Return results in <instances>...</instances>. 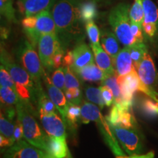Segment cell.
<instances>
[{
	"label": "cell",
	"mask_w": 158,
	"mask_h": 158,
	"mask_svg": "<svg viewBox=\"0 0 158 158\" xmlns=\"http://www.w3.org/2000/svg\"><path fill=\"white\" fill-rule=\"evenodd\" d=\"M57 29V34L63 47L70 42L79 41L83 38L79 5L70 0H59L51 10Z\"/></svg>",
	"instance_id": "6da1fadb"
},
{
	"label": "cell",
	"mask_w": 158,
	"mask_h": 158,
	"mask_svg": "<svg viewBox=\"0 0 158 158\" xmlns=\"http://www.w3.org/2000/svg\"><path fill=\"white\" fill-rule=\"evenodd\" d=\"M1 64L5 66L14 81L21 101L35 114L37 108L39 91L42 86H37L30 75L16 64L2 47L1 48Z\"/></svg>",
	"instance_id": "7a4b0ae2"
},
{
	"label": "cell",
	"mask_w": 158,
	"mask_h": 158,
	"mask_svg": "<svg viewBox=\"0 0 158 158\" xmlns=\"http://www.w3.org/2000/svg\"><path fill=\"white\" fill-rule=\"evenodd\" d=\"M81 122L83 124H88L90 122H94L98 124V127L101 131L104 140L108 146L116 157L125 155L118 143V140L114 136L111 128L107 119L102 116L100 108L92 102H84L81 106Z\"/></svg>",
	"instance_id": "3957f363"
},
{
	"label": "cell",
	"mask_w": 158,
	"mask_h": 158,
	"mask_svg": "<svg viewBox=\"0 0 158 158\" xmlns=\"http://www.w3.org/2000/svg\"><path fill=\"white\" fill-rule=\"evenodd\" d=\"M130 5L119 3L111 9L108 15V22L114 34L124 47L131 46L135 40L131 32V21L130 18Z\"/></svg>",
	"instance_id": "277c9868"
},
{
	"label": "cell",
	"mask_w": 158,
	"mask_h": 158,
	"mask_svg": "<svg viewBox=\"0 0 158 158\" xmlns=\"http://www.w3.org/2000/svg\"><path fill=\"white\" fill-rule=\"evenodd\" d=\"M17 118L21 122L23 127V137L26 141L39 149L45 150L48 152L46 138L43 130L37 123L32 112L26 105L20 100L15 106Z\"/></svg>",
	"instance_id": "5b68a950"
},
{
	"label": "cell",
	"mask_w": 158,
	"mask_h": 158,
	"mask_svg": "<svg viewBox=\"0 0 158 158\" xmlns=\"http://www.w3.org/2000/svg\"><path fill=\"white\" fill-rule=\"evenodd\" d=\"M16 56L21 66L30 75L38 86H42L41 79L45 76L44 68L35 46L29 40H24L17 49Z\"/></svg>",
	"instance_id": "8992f818"
},
{
	"label": "cell",
	"mask_w": 158,
	"mask_h": 158,
	"mask_svg": "<svg viewBox=\"0 0 158 158\" xmlns=\"http://www.w3.org/2000/svg\"><path fill=\"white\" fill-rule=\"evenodd\" d=\"M38 53L41 62L45 70L51 71L54 68L53 59L57 50L63 46L56 34L41 35L38 41Z\"/></svg>",
	"instance_id": "52a82bcc"
},
{
	"label": "cell",
	"mask_w": 158,
	"mask_h": 158,
	"mask_svg": "<svg viewBox=\"0 0 158 158\" xmlns=\"http://www.w3.org/2000/svg\"><path fill=\"white\" fill-rule=\"evenodd\" d=\"M110 126L118 141L128 155H140L142 153L143 144L134 128H125L111 124Z\"/></svg>",
	"instance_id": "ba28073f"
},
{
	"label": "cell",
	"mask_w": 158,
	"mask_h": 158,
	"mask_svg": "<svg viewBox=\"0 0 158 158\" xmlns=\"http://www.w3.org/2000/svg\"><path fill=\"white\" fill-rule=\"evenodd\" d=\"M29 40L35 46L38 44L41 35L45 34H57V29L54 18L50 10L43 11L37 15L36 27L33 31L25 33Z\"/></svg>",
	"instance_id": "9c48e42d"
},
{
	"label": "cell",
	"mask_w": 158,
	"mask_h": 158,
	"mask_svg": "<svg viewBox=\"0 0 158 158\" xmlns=\"http://www.w3.org/2000/svg\"><path fill=\"white\" fill-rule=\"evenodd\" d=\"M48 154L45 150L21 140L7 149L4 158H46Z\"/></svg>",
	"instance_id": "30bf717a"
},
{
	"label": "cell",
	"mask_w": 158,
	"mask_h": 158,
	"mask_svg": "<svg viewBox=\"0 0 158 158\" xmlns=\"http://www.w3.org/2000/svg\"><path fill=\"white\" fill-rule=\"evenodd\" d=\"M41 123L45 133L49 137L66 139V126L58 114L55 112L49 114H39Z\"/></svg>",
	"instance_id": "8fae6325"
},
{
	"label": "cell",
	"mask_w": 158,
	"mask_h": 158,
	"mask_svg": "<svg viewBox=\"0 0 158 158\" xmlns=\"http://www.w3.org/2000/svg\"><path fill=\"white\" fill-rule=\"evenodd\" d=\"M109 124L125 128H135L136 126L135 118L130 110L124 109L118 105L114 103L109 114L106 116Z\"/></svg>",
	"instance_id": "7c38bea8"
},
{
	"label": "cell",
	"mask_w": 158,
	"mask_h": 158,
	"mask_svg": "<svg viewBox=\"0 0 158 158\" xmlns=\"http://www.w3.org/2000/svg\"><path fill=\"white\" fill-rule=\"evenodd\" d=\"M140 79L146 86L152 89L157 82V72L155 64L149 52L144 55L143 59L136 69Z\"/></svg>",
	"instance_id": "4fadbf2b"
},
{
	"label": "cell",
	"mask_w": 158,
	"mask_h": 158,
	"mask_svg": "<svg viewBox=\"0 0 158 158\" xmlns=\"http://www.w3.org/2000/svg\"><path fill=\"white\" fill-rule=\"evenodd\" d=\"M44 83L46 86L47 91H48V94L51 100H52L55 106H56V109L59 110V114L62 116L63 121L66 120V114L67 110L68 107V101L67 100L66 96L63 93L62 90L55 86L51 81L50 78L45 73V79Z\"/></svg>",
	"instance_id": "5bb4252c"
},
{
	"label": "cell",
	"mask_w": 158,
	"mask_h": 158,
	"mask_svg": "<svg viewBox=\"0 0 158 158\" xmlns=\"http://www.w3.org/2000/svg\"><path fill=\"white\" fill-rule=\"evenodd\" d=\"M55 0H19L20 11L26 16L37 15L43 11L52 8Z\"/></svg>",
	"instance_id": "9a60e30c"
},
{
	"label": "cell",
	"mask_w": 158,
	"mask_h": 158,
	"mask_svg": "<svg viewBox=\"0 0 158 158\" xmlns=\"http://www.w3.org/2000/svg\"><path fill=\"white\" fill-rule=\"evenodd\" d=\"M91 48L93 51L97 65L105 73L106 76H111L116 73L114 68V62L109 54L102 48L100 43L92 44Z\"/></svg>",
	"instance_id": "2e32d148"
},
{
	"label": "cell",
	"mask_w": 158,
	"mask_h": 158,
	"mask_svg": "<svg viewBox=\"0 0 158 158\" xmlns=\"http://www.w3.org/2000/svg\"><path fill=\"white\" fill-rule=\"evenodd\" d=\"M114 68L118 76H124L135 70L131 56L130 46L124 47L119 51L114 62Z\"/></svg>",
	"instance_id": "e0dca14e"
},
{
	"label": "cell",
	"mask_w": 158,
	"mask_h": 158,
	"mask_svg": "<svg viewBox=\"0 0 158 158\" xmlns=\"http://www.w3.org/2000/svg\"><path fill=\"white\" fill-rule=\"evenodd\" d=\"M72 51L74 56V63L70 68L73 72L94 62L93 54L86 43H78Z\"/></svg>",
	"instance_id": "ac0fdd59"
},
{
	"label": "cell",
	"mask_w": 158,
	"mask_h": 158,
	"mask_svg": "<svg viewBox=\"0 0 158 158\" xmlns=\"http://www.w3.org/2000/svg\"><path fill=\"white\" fill-rule=\"evenodd\" d=\"M73 73L81 80L88 82L102 81L106 76L103 71L94 64V62L90 63Z\"/></svg>",
	"instance_id": "d6986e66"
},
{
	"label": "cell",
	"mask_w": 158,
	"mask_h": 158,
	"mask_svg": "<svg viewBox=\"0 0 158 158\" xmlns=\"http://www.w3.org/2000/svg\"><path fill=\"white\" fill-rule=\"evenodd\" d=\"M100 40L102 48L111 57L113 62L115 60L120 50L119 45H118V40L114 32L106 30H102L100 33Z\"/></svg>",
	"instance_id": "ffe728a7"
},
{
	"label": "cell",
	"mask_w": 158,
	"mask_h": 158,
	"mask_svg": "<svg viewBox=\"0 0 158 158\" xmlns=\"http://www.w3.org/2000/svg\"><path fill=\"white\" fill-rule=\"evenodd\" d=\"M48 153L55 158H69L70 153L66 139L47 136Z\"/></svg>",
	"instance_id": "44dd1931"
},
{
	"label": "cell",
	"mask_w": 158,
	"mask_h": 158,
	"mask_svg": "<svg viewBox=\"0 0 158 158\" xmlns=\"http://www.w3.org/2000/svg\"><path fill=\"white\" fill-rule=\"evenodd\" d=\"M102 85L108 86L110 89L114 96V103L121 105L122 103V95L119 84L118 83V75L115 73L111 76H106L101 81Z\"/></svg>",
	"instance_id": "7402d4cb"
},
{
	"label": "cell",
	"mask_w": 158,
	"mask_h": 158,
	"mask_svg": "<svg viewBox=\"0 0 158 158\" xmlns=\"http://www.w3.org/2000/svg\"><path fill=\"white\" fill-rule=\"evenodd\" d=\"M143 1L144 19L145 23H151L158 27V8L152 0H142Z\"/></svg>",
	"instance_id": "603a6c76"
},
{
	"label": "cell",
	"mask_w": 158,
	"mask_h": 158,
	"mask_svg": "<svg viewBox=\"0 0 158 158\" xmlns=\"http://www.w3.org/2000/svg\"><path fill=\"white\" fill-rule=\"evenodd\" d=\"M95 2L89 1L83 2L79 5L81 19L84 23L93 21L98 16V8Z\"/></svg>",
	"instance_id": "cb8c5ba5"
},
{
	"label": "cell",
	"mask_w": 158,
	"mask_h": 158,
	"mask_svg": "<svg viewBox=\"0 0 158 158\" xmlns=\"http://www.w3.org/2000/svg\"><path fill=\"white\" fill-rule=\"evenodd\" d=\"M0 95H1V104H3L4 107H13L20 102V98L17 92L11 88L1 86L0 87Z\"/></svg>",
	"instance_id": "d4e9b609"
},
{
	"label": "cell",
	"mask_w": 158,
	"mask_h": 158,
	"mask_svg": "<svg viewBox=\"0 0 158 158\" xmlns=\"http://www.w3.org/2000/svg\"><path fill=\"white\" fill-rule=\"evenodd\" d=\"M56 106L49 98L48 94L46 95L43 89V87L40 89L38 100H37V110L39 114L54 113L56 111Z\"/></svg>",
	"instance_id": "484cf974"
},
{
	"label": "cell",
	"mask_w": 158,
	"mask_h": 158,
	"mask_svg": "<svg viewBox=\"0 0 158 158\" xmlns=\"http://www.w3.org/2000/svg\"><path fill=\"white\" fill-rule=\"evenodd\" d=\"M81 107H80L79 105L68 102L65 124H68L72 128H74L77 123L81 121Z\"/></svg>",
	"instance_id": "4316f807"
},
{
	"label": "cell",
	"mask_w": 158,
	"mask_h": 158,
	"mask_svg": "<svg viewBox=\"0 0 158 158\" xmlns=\"http://www.w3.org/2000/svg\"><path fill=\"white\" fill-rule=\"evenodd\" d=\"M14 130L15 126L11 122V120L7 119L2 113H1V118H0V132L1 135L5 137L12 143L14 144L15 140L14 138Z\"/></svg>",
	"instance_id": "83f0119b"
},
{
	"label": "cell",
	"mask_w": 158,
	"mask_h": 158,
	"mask_svg": "<svg viewBox=\"0 0 158 158\" xmlns=\"http://www.w3.org/2000/svg\"><path fill=\"white\" fill-rule=\"evenodd\" d=\"M141 110L143 115L147 118L157 117L158 116V102L151 98H144L141 102Z\"/></svg>",
	"instance_id": "f1b7e54d"
},
{
	"label": "cell",
	"mask_w": 158,
	"mask_h": 158,
	"mask_svg": "<svg viewBox=\"0 0 158 158\" xmlns=\"http://www.w3.org/2000/svg\"><path fill=\"white\" fill-rule=\"evenodd\" d=\"M130 56L133 60V64L135 69L138 68V65L143 59L144 55L148 52L147 45L143 43H137L130 46Z\"/></svg>",
	"instance_id": "f546056e"
},
{
	"label": "cell",
	"mask_w": 158,
	"mask_h": 158,
	"mask_svg": "<svg viewBox=\"0 0 158 158\" xmlns=\"http://www.w3.org/2000/svg\"><path fill=\"white\" fill-rule=\"evenodd\" d=\"M130 18L132 22L141 26L143 22L144 13L142 0H134L130 10Z\"/></svg>",
	"instance_id": "4dcf8cb0"
},
{
	"label": "cell",
	"mask_w": 158,
	"mask_h": 158,
	"mask_svg": "<svg viewBox=\"0 0 158 158\" xmlns=\"http://www.w3.org/2000/svg\"><path fill=\"white\" fill-rule=\"evenodd\" d=\"M85 96H86V99L95 105H98L100 109H102L104 108L106 104H105L100 88L87 86L85 89Z\"/></svg>",
	"instance_id": "1f68e13d"
},
{
	"label": "cell",
	"mask_w": 158,
	"mask_h": 158,
	"mask_svg": "<svg viewBox=\"0 0 158 158\" xmlns=\"http://www.w3.org/2000/svg\"><path fill=\"white\" fill-rule=\"evenodd\" d=\"M0 12L7 21L16 22L15 8L13 7V0H0Z\"/></svg>",
	"instance_id": "d6a6232c"
},
{
	"label": "cell",
	"mask_w": 158,
	"mask_h": 158,
	"mask_svg": "<svg viewBox=\"0 0 158 158\" xmlns=\"http://www.w3.org/2000/svg\"><path fill=\"white\" fill-rule=\"evenodd\" d=\"M64 68L65 75V90L71 89L80 88V82H79L77 76L71 70L70 67H63Z\"/></svg>",
	"instance_id": "836d02e7"
},
{
	"label": "cell",
	"mask_w": 158,
	"mask_h": 158,
	"mask_svg": "<svg viewBox=\"0 0 158 158\" xmlns=\"http://www.w3.org/2000/svg\"><path fill=\"white\" fill-rule=\"evenodd\" d=\"M86 31L92 44H98L100 43V32L98 27L94 23L93 21L86 23Z\"/></svg>",
	"instance_id": "e575fe53"
},
{
	"label": "cell",
	"mask_w": 158,
	"mask_h": 158,
	"mask_svg": "<svg viewBox=\"0 0 158 158\" xmlns=\"http://www.w3.org/2000/svg\"><path fill=\"white\" fill-rule=\"evenodd\" d=\"M51 81L55 86L60 89L61 90L65 89V75L64 68L56 69L53 73L51 78Z\"/></svg>",
	"instance_id": "d590c367"
},
{
	"label": "cell",
	"mask_w": 158,
	"mask_h": 158,
	"mask_svg": "<svg viewBox=\"0 0 158 158\" xmlns=\"http://www.w3.org/2000/svg\"><path fill=\"white\" fill-rule=\"evenodd\" d=\"M0 84H1V86L10 87L17 92L14 81L7 69L2 64L0 67Z\"/></svg>",
	"instance_id": "8d00e7d4"
},
{
	"label": "cell",
	"mask_w": 158,
	"mask_h": 158,
	"mask_svg": "<svg viewBox=\"0 0 158 158\" xmlns=\"http://www.w3.org/2000/svg\"><path fill=\"white\" fill-rule=\"evenodd\" d=\"M64 94L69 102L80 105L82 102V92L80 88L71 89L64 91Z\"/></svg>",
	"instance_id": "74e56055"
},
{
	"label": "cell",
	"mask_w": 158,
	"mask_h": 158,
	"mask_svg": "<svg viewBox=\"0 0 158 158\" xmlns=\"http://www.w3.org/2000/svg\"><path fill=\"white\" fill-rule=\"evenodd\" d=\"M99 88H100V91H101L102 98H103L106 106L109 107V106H111L112 104H114V96L112 91L110 90V89L108 88V86H105V85H101Z\"/></svg>",
	"instance_id": "f35d334b"
},
{
	"label": "cell",
	"mask_w": 158,
	"mask_h": 158,
	"mask_svg": "<svg viewBox=\"0 0 158 158\" xmlns=\"http://www.w3.org/2000/svg\"><path fill=\"white\" fill-rule=\"evenodd\" d=\"M37 15H31V16H26L21 21V24L24 30V32L33 31L36 27Z\"/></svg>",
	"instance_id": "ab89813d"
},
{
	"label": "cell",
	"mask_w": 158,
	"mask_h": 158,
	"mask_svg": "<svg viewBox=\"0 0 158 158\" xmlns=\"http://www.w3.org/2000/svg\"><path fill=\"white\" fill-rule=\"evenodd\" d=\"M142 30H143V29H142L141 26L131 21V32L133 34L134 39H135V43L143 42V36Z\"/></svg>",
	"instance_id": "60d3db41"
},
{
	"label": "cell",
	"mask_w": 158,
	"mask_h": 158,
	"mask_svg": "<svg viewBox=\"0 0 158 158\" xmlns=\"http://www.w3.org/2000/svg\"><path fill=\"white\" fill-rule=\"evenodd\" d=\"M64 48L63 46L59 48L55 54L54 59H53V63H54V68L57 69L61 67L63 63V59L64 56Z\"/></svg>",
	"instance_id": "b9f144b4"
},
{
	"label": "cell",
	"mask_w": 158,
	"mask_h": 158,
	"mask_svg": "<svg viewBox=\"0 0 158 158\" xmlns=\"http://www.w3.org/2000/svg\"><path fill=\"white\" fill-rule=\"evenodd\" d=\"M142 29L146 33V35L149 37H154L157 33L158 27L155 24H151V23H142Z\"/></svg>",
	"instance_id": "7bdbcfd3"
},
{
	"label": "cell",
	"mask_w": 158,
	"mask_h": 158,
	"mask_svg": "<svg viewBox=\"0 0 158 158\" xmlns=\"http://www.w3.org/2000/svg\"><path fill=\"white\" fill-rule=\"evenodd\" d=\"M14 138L15 140V142L20 141L22 140L23 137V127L21 124V122L19 121V118H17L16 121H15V130H14Z\"/></svg>",
	"instance_id": "ee69618b"
},
{
	"label": "cell",
	"mask_w": 158,
	"mask_h": 158,
	"mask_svg": "<svg viewBox=\"0 0 158 158\" xmlns=\"http://www.w3.org/2000/svg\"><path fill=\"white\" fill-rule=\"evenodd\" d=\"M74 63V56L72 51H68L64 55L63 59V66L64 67H72Z\"/></svg>",
	"instance_id": "f6af8a7d"
},
{
	"label": "cell",
	"mask_w": 158,
	"mask_h": 158,
	"mask_svg": "<svg viewBox=\"0 0 158 158\" xmlns=\"http://www.w3.org/2000/svg\"><path fill=\"white\" fill-rule=\"evenodd\" d=\"M116 158H155V152L152 151L143 155L140 154V155H133L130 156H117Z\"/></svg>",
	"instance_id": "bcb514c9"
},
{
	"label": "cell",
	"mask_w": 158,
	"mask_h": 158,
	"mask_svg": "<svg viewBox=\"0 0 158 158\" xmlns=\"http://www.w3.org/2000/svg\"><path fill=\"white\" fill-rule=\"evenodd\" d=\"M145 94L147 96L149 97V98H151L152 99H153V100H155L156 102H158V92L154 90L153 89H151V88L148 89L147 93Z\"/></svg>",
	"instance_id": "7dc6e473"
},
{
	"label": "cell",
	"mask_w": 158,
	"mask_h": 158,
	"mask_svg": "<svg viewBox=\"0 0 158 158\" xmlns=\"http://www.w3.org/2000/svg\"><path fill=\"white\" fill-rule=\"evenodd\" d=\"M70 1L73 2L76 4V5H80L83 2H85L92 1V2H101V1H102V0H70Z\"/></svg>",
	"instance_id": "c3c4849f"
},
{
	"label": "cell",
	"mask_w": 158,
	"mask_h": 158,
	"mask_svg": "<svg viewBox=\"0 0 158 158\" xmlns=\"http://www.w3.org/2000/svg\"><path fill=\"white\" fill-rule=\"evenodd\" d=\"M1 35L2 37H3V38H6V37H7V35H8V31H7V30L5 28H2Z\"/></svg>",
	"instance_id": "681fc988"
},
{
	"label": "cell",
	"mask_w": 158,
	"mask_h": 158,
	"mask_svg": "<svg viewBox=\"0 0 158 158\" xmlns=\"http://www.w3.org/2000/svg\"><path fill=\"white\" fill-rule=\"evenodd\" d=\"M46 158H55V157H53L52 155H51L50 154H48V155H47V157H46Z\"/></svg>",
	"instance_id": "f907efd6"
}]
</instances>
